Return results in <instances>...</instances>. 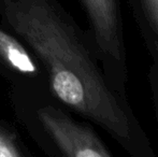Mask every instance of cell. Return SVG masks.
Masks as SVG:
<instances>
[{
  "label": "cell",
  "mask_w": 158,
  "mask_h": 157,
  "mask_svg": "<svg viewBox=\"0 0 158 157\" xmlns=\"http://www.w3.org/2000/svg\"><path fill=\"white\" fill-rule=\"evenodd\" d=\"M40 121L56 145L68 157H111L113 153L93 128L80 124L56 108H43Z\"/></svg>",
  "instance_id": "cell-3"
},
{
  "label": "cell",
  "mask_w": 158,
  "mask_h": 157,
  "mask_svg": "<svg viewBox=\"0 0 158 157\" xmlns=\"http://www.w3.org/2000/svg\"><path fill=\"white\" fill-rule=\"evenodd\" d=\"M143 41L158 40V0H128Z\"/></svg>",
  "instance_id": "cell-4"
},
{
  "label": "cell",
  "mask_w": 158,
  "mask_h": 157,
  "mask_svg": "<svg viewBox=\"0 0 158 157\" xmlns=\"http://www.w3.org/2000/svg\"><path fill=\"white\" fill-rule=\"evenodd\" d=\"M144 43L153 61L158 65V40H145Z\"/></svg>",
  "instance_id": "cell-8"
},
{
  "label": "cell",
  "mask_w": 158,
  "mask_h": 157,
  "mask_svg": "<svg viewBox=\"0 0 158 157\" xmlns=\"http://www.w3.org/2000/svg\"><path fill=\"white\" fill-rule=\"evenodd\" d=\"M21 153L6 132L0 130V157H17Z\"/></svg>",
  "instance_id": "cell-7"
},
{
  "label": "cell",
  "mask_w": 158,
  "mask_h": 157,
  "mask_svg": "<svg viewBox=\"0 0 158 157\" xmlns=\"http://www.w3.org/2000/svg\"><path fill=\"white\" fill-rule=\"evenodd\" d=\"M89 23V37L111 85L124 96L129 79L121 0H80Z\"/></svg>",
  "instance_id": "cell-2"
},
{
  "label": "cell",
  "mask_w": 158,
  "mask_h": 157,
  "mask_svg": "<svg viewBox=\"0 0 158 157\" xmlns=\"http://www.w3.org/2000/svg\"><path fill=\"white\" fill-rule=\"evenodd\" d=\"M2 14L48 72L55 97L103 129L132 157H155L128 100L104 73L89 35L53 0H2Z\"/></svg>",
  "instance_id": "cell-1"
},
{
  "label": "cell",
  "mask_w": 158,
  "mask_h": 157,
  "mask_svg": "<svg viewBox=\"0 0 158 157\" xmlns=\"http://www.w3.org/2000/svg\"><path fill=\"white\" fill-rule=\"evenodd\" d=\"M148 81L150 85L151 95H152L153 107H154L155 118L158 127V65L153 61L151 65L150 70L148 72Z\"/></svg>",
  "instance_id": "cell-6"
},
{
  "label": "cell",
  "mask_w": 158,
  "mask_h": 157,
  "mask_svg": "<svg viewBox=\"0 0 158 157\" xmlns=\"http://www.w3.org/2000/svg\"><path fill=\"white\" fill-rule=\"evenodd\" d=\"M0 57L13 69L23 73H35L37 71L33 60L27 51L11 35L0 29Z\"/></svg>",
  "instance_id": "cell-5"
}]
</instances>
